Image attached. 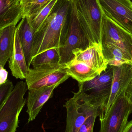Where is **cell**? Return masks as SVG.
I'll return each instance as SVG.
<instances>
[{
    "label": "cell",
    "mask_w": 132,
    "mask_h": 132,
    "mask_svg": "<svg viewBox=\"0 0 132 132\" xmlns=\"http://www.w3.org/2000/svg\"><path fill=\"white\" fill-rule=\"evenodd\" d=\"M59 50L52 48L42 52L32 59L31 65L32 68H36L45 65L60 64Z\"/></svg>",
    "instance_id": "cell-20"
},
{
    "label": "cell",
    "mask_w": 132,
    "mask_h": 132,
    "mask_svg": "<svg viewBox=\"0 0 132 132\" xmlns=\"http://www.w3.org/2000/svg\"><path fill=\"white\" fill-rule=\"evenodd\" d=\"M52 1L21 0L23 17L29 18L36 14Z\"/></svg>",
    "instance_id": "cell-21"
},
{
    "label": "cell",
    "mask_w": 132,
    "mask_h": 132,
    "mask_svg": "<svg viewBox=\"0 0 132 132\" xmlns=\"http://www.w3.org/2000/svg\"><path fill=\"white\" fill-rule=\"evenodd\" d=\"M14 88L12 81L8 79L4 84L0 85V108L4 104Z\"/></svg>",
    "instance_id": "cell-23"
},
{
    "label": "cell",
    "mask_w": 132,
    "mask_h": 132,
    "mask_svg": "<svg viewBox=\"0 0 132 132\" xmlns=\"http://www.w3.org/2000/svg\"><path fill=\"white\" fill-rule=\"evenodd\" d=\"M81 26L90 43L102 44V12L98 0H73Z\"/></svg>",
    "instance_id": "cell-3"
},
{
    "label": "cell",
    "mask_w": 132,
    "mask_h": 132,
    "mask_svg": "<svg viewBox=\"0 0 132 132\" xmlns=\"http://www.w3.org/2000/svg\"><path fill=\"white\" fill-rule=\"evenodd\" d=\"M72 0H59L52 12L35 32L31 60L39 53L63 46Z\"/></svg>",
    "instance_id": "cell-1"
},
{
    "label": "cell",
    "mask_w": 132,
    "mask_h": 132,
    "mask_svg": "<svg viewBox=\"0 0 132 132\" xmlns=\"http://www.w3.org/2000/svg\"><path fill=\"white\" fill-rule=\"evenodd\" d=\"M8 62L9 67L12 76L16 79H26L29 68L26 63L18 34L16 29L13 52Z\"/></svg>",
    "instance_id": "cell-14"
},
{
    "label": "cell",
    "mask_w": 132,
    "mask_h": 132,
    "mask_svg": "<svg viewBox=\"0 0 132 132\" xmlns=\"http://www.w3.org/2000/svg\"><path fill=\"white\" fill-rule=\"evenodd\" d=\"M21 0H0V31L22 19Z\"/></svg>",
    "instance_id": "cell-15"
},
{
    "label": "cell",
    "mask_w": 132,
    "mask_h": 132,
    "mask_svg": "<svg viewBox=\"0 0 132 132\" xmlns=\"http://www.w3.org/2000/svg\"><path fill=\"white\" fill-rule=\"evenodd\" d=\"M64 68L70 77L81 83L92 80L100 74L84 63L74 59L64 64Z\"/></svg>",
    "instance_id": "cell-17"
},
{
    "label": "cell",
    "mask_w": 132,
    "mask_h": 132,
    "mask_svg": "<svg viewBox=\"0 0 132 132\" xmlns=\"http://www.w3.org/2000/svg\"><path fill=\"white\" fill-rule=\"evenodd\" d=\"M61 84L29 90L27 104L28 123L35 119L43 105L53 96L55 89Z\"/></svg>",
    "instance_id": "cell-12"
},
{
    "label": "cell",
    "mask_w": 132,
    "mask_h": 132,
    "mask_svg": "<svg viewBox=\"0 0 132 132\" xmlns=\"http://www.w3.org/2000/svg\"><path fill=\"white\" fill-rule=\"evenodd\" d=\"M72 54L74 56L72 59L84 63L100 73L108 67L102 45L94 43L85 50L76 49L73 50Z\"/></svg>",
    "instance_id": "cell-11"
},
{
    "label": "cell",
    "mask_w": 132,
    "mask_h": 132,
    "mask_svg": "<svg viewBox=\"0 0 132 132\" xmlns=\"http://www.w3.org/2000/svg\"><path fill=\"white\" fill-rule=\"evenodd\" d=\"M16 25H11L0 31V66L4 67L12 54Z\"/></svg>",
    "instance_id": "cell-18"
},
{
    "label": "cell",
    "mask_w": 132,
    "mask_h": 132,
    "mask_svg": "<svg viewBox=\"0 0 132 132\" xmlns=\"http://www.w3.org/2000/svg\"><path fill=\"white\" fill-rule=\"evenodd\" d=\"M58 1L59 0H52L36 14L29 18L27 17L35 32L43 24Z\"/></svg>",
    "instance_id": "cell-22"
},
{
    "label": "cell",
    "mask_w": 132,
    "mask_h": 132,
    "mask_svg": "<svg viewBox=\"0 0 132 132\" xmlns=\"http://www.w3.org/2000/svg\"><path fill=\"white\" fill-rule=\"evenodd\" d=\"M105 14L132 35V1L98 0Z\"/></svg>",
    "instance_id": "cell-9"
},
{
    "label": "cell",
    "mask_w": 132,
    "mask_h": 132,
    "mask_svg": "<svg viewBox=\"0 0 132 132\" xmlns=\"http://www.w3.org/2000/svg\"><path fill=\"white\" fill-rule=\"evenodd\" d=\"M125 92L126 95L132 101V80L126 87Z\"/></svg>",
    "instance_id": "cell-26"
},
{
    "label": "cell",
    "mask_w": 132,
    "mask_h": 132,
    "mask_svg": "<svg viewBox=\"0 0 132 132\" xmlns=\"http://www.w3.org/2000/svg\"><path fill=\"white\" fill-rule=\"evenodd\" d=\"M112 67L113 78L112 85L104 116L117 96L126 88L132 80V65L125 64L119 66H112Z\"/></svg>",
    "instance_id": "cell-13"
},
{
    "label": "cell",
    "mask_w": 132,
    "mask_h": 132,
    "mask_svg": "<svg viewBox=\"0 0 132 132\" xmlns=\"http://www.w3.org/2000/svg\"><path fill=\"white\" fill-rule=\"evenodd\" d=\"M89 46V40L80 24L72 0L63 46L59 49L60 64H65L73 58L72 52L74 50H85Z\"/></svg>",
    "instance_id": "cell-5"
},
{
    "label": "cell",
    "mask_w": 132,
    "mask_h": 132,
    "mask_svg": "<svg viewBox=\"0 0 132 132\" xmlns=\"http://www.w3.org/2000/svg\"><path fill=\"white\" fill-rule=\"evenodd\" d=\"M8 72L4 67L0 66V85L4 84L7 80Z\"/></svg>",
    "instance_id": "cell-25"
},
{
    "label": "cell",
    "mask_w": 132,
    "mask_h": 132,
    "mask_svg": "<svg viewBox=\"0 0 132 132\" xmlns=\"http://www.w3.org/2000/svg\"><path fill=\"white\" fill-rule=\"evenodd\" d=\"M102 52L109 65L119 66L125 64L132 65V58L122 50L111 43H102Z\"/></svg>",
    "instance_id": "cell-19"
},
{
    "label": "cell",
    "mask_w": 132,
    "mask_h": 132,
    "mask_svg": "<svg viewBox=\"0 0 132 132\" xmlns=\"http://www.w3.org/2000/svg\"><path fill=\"white\" fill-rule=\"evenodd\" d=\"M113 78L112 66L108 65L105 70L94 79L81 83L83 90L86 94L99 98L107 104L111 94Z\"/></svg>",
    "instance_id": "cell-10"
},
{
    "label": "cell",
    "mask_w": 132,
    "mask_h": 132,
    "mask_svg": "<svg viewBox=\"0 0 132 132\" xmlns=\"http://www.w3.org/2000/svg\"><path fill=\"white\" fill-rule=\"evenodd\" d=\"M28 90L26 82L16 83L0 108V132H15L18 127L19 117L26 103L24 98Z\"/></svg>",
    "instance_id": "cell-4"
},
{
    "label": "cell",
    "mask_w": 132,
    "mask_h": 132,
    "mask_svg": "<svg viewBox=\"0 0 132 132\" xmlns=\"http://www.w3.org/2000/svg\"><path fill=\"white\" fill-rule=\"evenodd\" d=\"M98 116V114L95 113L88 117L80 127L78 132H93L95 119Z\"/></svg>",
    "instance_id": "cell-24"
},
{
    "label": "cell",
    "mask_w": 132,
    "mask_h": 132,
    "mask_svg": "<svg viewBox=\"0 0 132 132\" xmlns=\"http://www.w3.org/2000/svg\"><path fill=\"white\" fill-rule=\"evenodd\" d=\"M79 90L73 92V96L67 100L63 107L67 111L65 132H78L85 120L95 113L99 120L104 116L105 105L97 98L84 92L81 82H78Z\"/></svg>",
    "instance_id": "cell-2"
},
{
    "label": "cell",
    "mask_w": 132,
    "mask_h": 132,
    "mask_svg": "<svg viewBox=\"0 0 132 132\" xmlns=\"http://www.w3.org/2000/svg\"><path fill=\"white\" fill-rule=\"evenodd\" d=\"M29 68L31 66V52L35 31L27 17L22 18L16 28Z\"/></svg>",
    "instance_id": "cell-16"
},
{
    "label": "cell",
    "mask_w": 132,
    "mask_h": 132,
    "mask_svg": "<svg viewBox=\"0 0 132 132\" xmlns=\"http://www.w3.org/2000/svg\"><path fill=\"white\" fill-rule=\"evenodd\" d=\"M70 76L64 68V64L45 65L29 68L26 78L28 90L49 87L62 84Z\"/></svg>",
    "instance_id": "cell-7"
},
{
    "label": "cell",
    "mask_w": 132,
    "mask_h": 132,
    "mask_svg": "<svg viewBox=\"0 0 132 132\" xmlns=\"http://www.w3.org/2000/svg\"><path fill=\"white\" fill-rule=\"evenodd\" d=\"M126 88L117 96L106 115L100 121L99 132L124 131L132 113V101L126 93Z\"/></svg>",
    "instance_id": "cell-6"
},
{
    "label": "cell",
    "mask_w": 132,
    "mask_h": 132,
    "mask_svg": "<svg viewBox=\"0 0 132 132\" xmlns=\"http://www.w3.org/2000/svg\"><path fill=\"white\" fill-rule=\"evenodd\" d=\"M102 43L113 44L132 58V34L109 18L103 12L102 23Z\"/></svg>",
    "instance_id": "cell-8"
},
{
    "label": "cell",
    "mask_w": 132,
    "mask_h": 132,
    "mask_svg": "<svg viewBox=\"0 0 132 132\" xmlns=\"http://www.w3.org/2000/svg\"><path fill=\"white\" fill-rule=\"evenodd\" d=\"M123 132H132V120L128 122Z\"/></svg>",
    "instance_id": "cell-27"
}]
</instances>
